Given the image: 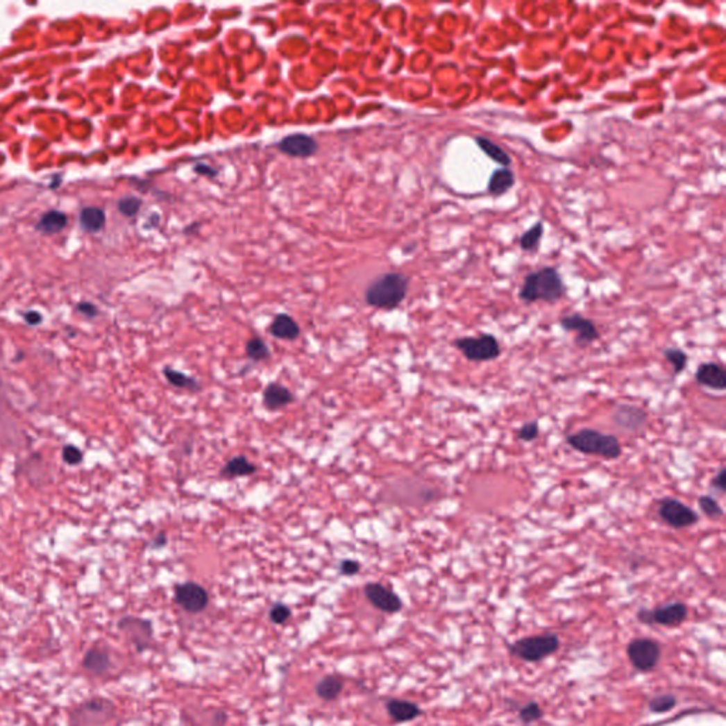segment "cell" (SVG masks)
I'll list each match as a JSON object with an SVG mask.
<instances>
[{
  "label": "cell",
  "instance_id": "cell-1",
  "mask_svg": "<svg viewBox=\"0 0 726 726\" xmlns=\"http://www.w3.org/2000/svg\"><path fill=\"white\" fill-rule=\"evenodd\" d=\"M566 294L565 282L555 267H542L527 274L519 289V300L526 304L545 301L549 304L562 300Z\"/></svg>",
  "mask_w": 726,
  "mask_h": 726
},
{
  "label": "cell",
  "instance_id": "cell-2",
  "mask_svg": "<svg viewBox=\"0 0 726 726\" xmlns=\"http://www.w3.org/2000/svg\"><path fill=\"white\" fill-rule=\"evenodd\" d=\"M409 278L400 273H387L366 289V303L380 310H394L407 295Z\"/></svg>",
  "mask_w": 726,
  "mask_h": 726
},
{
  "label": "cell",
  "instance_id": "cell-3",
  "mask_svg": "<svg viewBox=\"0 0 726 726\" xmlns=\"http://www.w3.org/2000/svg\"><path fill=\"white\" fill-rule=\"evenodd\" d=\"M566 443L576 451L587 455H596L606 459H617L621 453V444L613 434H607L595 428H582L566 437Z\"/></svg>",
  "mask_w": 726,
  "mask_h": 726
},
{
  "label": "cell",
  "instance_id": "cell-4",
  "mask_svg": "<svg viewBox=\"0 0 726 726\" xmlns=\"http://www.w3.org/2000/svg\"><path fill=\"white\" fill-rule=\"evenodd\" d=\"M560 640L555 633H545L521 639L509 644V652L525 663H539L559 650Z\"/></svg>",
  "mask_w": 726,
  "mask_h": 726
},
{
  "label": "cell",
  "instance_id": "cell-5",
  "mask_svg": "<svg viewBox=\"0 0 726 726\" xmlns=\"http://www.w3.org/2000/svg\"><path fill=\"white\" fill-rule=\"evenodd\" d=\"M453 346L470 362H491L498 359L503 352L498 339L492 334L458 338L453 342Z\"/></svg>",
  "mask_w": 726,
  "mask_h": 726
},
{
  "label": "cell",
  "instance_id": "cell-6",
  "mask_svg": "<svg viewBox=\"0 0 726 726\" xmlns=\"http://www.w3.org/2000/svg\"><path fill=\"white\" fill-rule=\"evenodd\" d=\"M115 716V705L105 698H92L80 704L70 715V726L104 725Z\"/></svg>",
  "mask_w": 726,
  "mask_h": 726
},
{
  "label": "cell",
  "instance_id": "cell-7",
  "mask_svg": "<svg viewBox=\"0 0 726 726\" xmlns=\"http://www.w3.org/2000/svg\"><path fill=\"white\" fill-rule=\"evenodd\" d=\"M658 516L673 530H684L700 522V515L677 498H663L658 503Z\"/></svg>",
  "mask_w": 726,
  "mask_h": 726
},
{
  "label": "cell",
  "instance_id": "cell-8",
  "mask_svg": "<svg viewBox=\"0 0 726 726\" xmlns=\"http://www.w3.org/2000/svg\"><path fill=\"white\" fill-rule=\"evenodd\" d=\"M627 655L637 671L647 673L655 668L661 657L659 644L651 639H634L627 645Z\"/></svg>",
  "mask_w": 726,
  "mask_h": 726
},
{
  "label": "cell",
  "instance_id": "cell-9",
  "mask_svg": "<svg viewBox=\"0 0 726 726\" xmlns=\"http://www.w3.org/2000/svg\"><path fill=\"white\" fill-rule=\"evenodd\" d=\"M639 620L645 624H658L663 627H678L688 618V607L682 602H673L652 610L641 609Z\"/></svg>",
  "mask_w": 726,
  "mask_h": 726
},
{
  "label": "cell",
  "instance_id": "cell-10",
  "mask_svg": "<svg viewBox=\"0 0 726 726\" xmlns=\"http://www.w3.org/2000/svg\"><path fill=\"white\" fill-rule=\"evenodd\" d=\"M611 421L630 434H643L648 423V413L636 405L620 403L611 412Z\"/></svg>",
  "mask_w": 726,
  "mask_h": 726
},
{
  "label": "cell",
  "instance_id": "cell-11",
  "mask_svg": "<svg viewBox=\"0 0 726 726\" xmlns=\"http://www.w3.org/2000/svg\"><path fill=\"white\" fill-rule=\"evenodd\" d=\"M175 603L189 614H199L209 606L208 590L196 582L175 586Z\"/></svg>",
  "mask_w": 726,
  "mask_h": 726
},
{
  "label": "cell",
  "instance_id": "cell-12",
  "mask_svg": "<svg viewBox=\"0 0 726 726\" xmlns=\"http://www.w3.org/2000/svg\"><path fill=\"white\" fill-rule=\"evenodd\" d=\"M118 629L126 634L138 652H144L152 645L153 625L149 620L135 616H125L118 621Z\"/></svg>",
  "mask_w": 726,
  "mask_h": 726
},
{
  "label": "cell",
  "instance_id": "cell-13",
  "mask_svg": "<svg viewBox=\"0 0 726 726\" xmlns=\"http://www.w3.org/2000/svg\"><path fill=\"white\" fill-rule=\"evenodd\" d=\"M559 325L562 326L564 331L576 334L575 344L579 348H584L600 339V332L595 322L577 312L562 316L559 319Z\"/></svg>",
  "mask_w": 726,
  "mask_h": 726
},
{
  "label": "cell",
  "instance_id": "cell-14",
  "mask_svg": "<svg viewBox=\"0 0 726 726\" xmlns=\"http://www.w3.org/2000/svg\"><path fill=\"white\" fill-rule=\"evenodd\" d=\"M368 602L378 610L389 614L399 613L403 609L402 599L393 590L380 583H368L363 587Z\"/></svg>",
  "mask_w": 726,
  "mask_h": 726
},
{
  "label": "cell",
  "instance_id": "cell-15",
  "mask_svg": "<svg viewBox=\"0 0 726 726\" xmlns=\"http://www.w3.org/2000/svg\"><path fill=\"white\" fill-rule=\"evenodd\" d=\"M695 382L702 387L723 391L726 389V371L715 362L701 363L695 372Z\"/></svg>",
  "mask_w": 726,
  "mask_h": 726
},
{
  "label": "cell",
  "instance_id": "cell-16",
  "mask_svg": "<svg viewBox=\"0 0 726 726\" xmlns=\"http://www.w3.org/2000/svg\"><path fill=\"white\" fill-rule=\"evenodd\" d=\"M278 149L282 153L294 158H308L316 152L318 144L312 137L304 134H294L285 137L278 144Z\"/></svg>",
  "mask_w": 726,
  "mask_h": 726
},
{
  "label": "cell",
  "instance_id": "cell-17",
  "mask_svg": "<svg viewBox=\"0 0 726 726\" xmlns=\"http://www.w3.org/2000/svg\"><path fill=\"white\" fill-rule=\"evenodd\" d=\"M385 707H386L387 715L396 723L412 722V720L417 719L419 716H421V714H423L421 708L416 702H412V701H407V700L391 698V700L386 701Z\"/></svg>",
  "mask_w": 726,
  "mask_h": 726
},
{
  "label": "cell",
  "instance_id": "cell-18",
  "mask_svg": "<svg viewBox=\"0 0 726 726\" xmlns=\"http://www.w3.org/2000/svg\"><path fill=\"white\" fill-rule=\"evenodd\" d=\"M83 667L87 673L95 677L104 675L111 668V658L108 651L103 647H91L83 658Z\"/></svg>",
  "mask_w": 726,
  "mask_h": 726
},
{
  "label": "cell",
  "instance_id": "cell-19",
  "mask_svg": "<svg viewBox=\"0 0 726 726\" xmlns=\"http://www.w3.org/2000/svg\"><path fill=\"white\" fill-rule=\"evenodd\" d=\"M262 400H264V406H266L269 410H280L285 406H288L289 403L294 402V396L291 393V390L285 386H282L281 383H270L266 389H264V394H262Z\"/></svg>",
  "mask_w": 726,
  "mask_h": 726
},
{
  "label": "cell",
  "instance_id": "cell-20",
  "mask_svg": "<svg viewBox=\"0 0 726 726\" xmlns=\"http://www.w3.org/2000/svg\"><path fill=\"white\" fill-rule=\"evenodd\" d=\"M344 686L345 682L341 677L329 674L318 681V684L315 685V694L319 700L325 702H332L341 697Z\"/></svg>",
  "mask_w": 726,
  "mask_h": 726
},
{
  "label": "cell",
  "instance_id": "cell-21",
  "mask_svg": "<svg viewBox=\"0 0 726 726\" xmlns=\"http://www.w3.org/2000/svg\"><path fill=\"white\" fill-rule=\"evenodd\" d=\"M270 332L274 338L284 341H294L300 337V326L289 315L280 314L270 325Z\"/></svg>",
  "mask_w": 726,
  "mask_h": 726
},
{
  "label": "cell",
  "instance_id": "cell-22",
  "mask_svg": "<svg viewBox=\"0 0 726 726\" xmlns=\"http://www.w3.org/2000/svg\"><path fill=\"white\" fill-rule=\"evenodd\" d=\"M515 185V174L508 168H500L493 171L488 180V193L492 196H501L507 193Z\"/></svg>",
  "mask_w": 726,
  "mask_h": 726
},
{
  "label": "cell",
  "instance_id": "cell-23",
  "mask_svg": "<svg viewBox=\"0 0 726 726\" xmlns=\"http://www.w3.org/2000/svg\"><path fill=\"white\" fill-rule=\"evenodd\" d=\"M475 144L495 163H500L501 167H509L511 164V162H512L511 156L498 144H495L493 141H491L485 137H477Z\"/></svg>",
  "mask_w": 726,
  "mask_h": 726
},
{
  "label": "cell",
  "instance_id": "cell-24",
  "mask_svg": "<svg viewBox=\"0 0 726 726\" xmlns=\"http://www.w3.org/2000/svg\"><path fill=\"white\" fill-rule=\"evenodd\" d=\"M255 466L244 457L237 455L232 459H228V463L221 470V475L226 478H237V477H246L255 473Z\"/></svg>",
  "mask_w": 726,
  "mask_h": 726
},
{
  "label": "cell",
  "instance_id": "cell-25",
  "mask_svg": "<svg viewBox=\"0 0 726 726\" xmlns=\"http://www.w3.org/2000/svg\"><path fill=\"white\" fill-rule=\"evenodd\" d=\"M80 224L88 233H98L105 226V213L98 208H85L80 214Z\"/></svg>",
  "mask_w": 726,
  "mask_h": 726
},
{
  "label": "cell",
  "instance_id": "cell-26",
  "mask_svg": "<svg viewBox=\"0 0 726 726\" xmlns=\"http://www.w3.org/2000/svg\"><path fill=\"white\" fill-rule=\"evenodd\" d=\"M65 224H67V217H65V214L57 210H51L43 214L36 228L43 235H56L61 232Z\"/></svg>",
  "mask_w": 726,
  "mask_h": 726
},
{
  "label": "cell",
  "instance_id": "cell-27",
  "mask_svg": "<svg viewBox=\"0 0 726 726\" xmlns=\"http://www.w3.org/2000/svg\"><path fill=\"white\" fill-rule=\"evenodd\" d=\"M163 375L164 378H167V380L175 386V387H179V389H189V390H199L201 386L199 383H197L196 379L176 371V369H172L169 366H167L163 369Z\"/></svg>",
  "mask_w": 726,
  "mask_h": 726
},
{
  "label": "cell",
  "instance_id": "cell-28",
  "mask_svg": "<svg viewBox=\"0 0 726 726\" xmlns=\"http://www.w3.org/2000/svg\"><path fill=\"white\" fill-rule=\"evenodd\" d=\"M543 236V224L538 221L534 224L530 230L519 237V246L523 251H535L541 243V239Z\"/></svg>",
  "mask_w": 726,
  "mask_h": 726
},
{
  "label": "cell",
  "instance_id": "cell-29",
  "mask_svg": "<svg viewBox=\"0 0 726 726\" xmlns=\"http://www.w3.org/2000/svg\"><path fill=\"white\" fill-rule=\"evenodd\" d=\"M664 357L673 365V375H681L688 365V355L679 348H666Z\"/></svg>",
  "mask_w": 726,
  "mask_h": 726
},
{
  "label": "cell",
  "instance_id": "cell-30",
  "mask_svg": "<svg viewBox=\"0 0 726 726\" xmlns=\"http://www.w3.org/2000/svg\"><path fill=\"white\" fill-rule=\"evenodd\" d=\"M698 507L708 519H720L725 514L723 508L712 495H701L698 498Z\"/></svg>",
  "mask_w": 726,
  "mask_h": 726
},
{
  "label": "cell",
  "instance_id": "cell-31",
  "mask_svg": "<svg viewBox=\"0 0 726 726\" xmlns=\"http://www.w3.org/2000/svg\"><path fill=\"white\" fill-rule=\"evenodd\" d=\"M677 707V697L673 694H661L654 697L648 702V709L654 714H666Z\"/></svg>",
  "mask_w": 726,
  "mask_h": 726
},
{
  "label": "cell",
  "instance_id": "cell-32",
  "mask_svg": "<svg viewBox=\"0 0 726 726\" xmlns=\"http://www.w3.org/2000/svg\"><path fill=\"white\" fill-rule=\"evenodd\" d=\"M246 353L253 360H266L270 357L269 346L261 338H251L246 344Z\"/></svg>",
  "mask_w": 726,
  "mask_h": 726
},
{
  "label": "cell",
  "instance_id": "cell-33",
  "mask_svg": "<svg viewBox=\"0 0 726 726\" xmlns=\"http://www.w3.org/2000/svg\"><path fill=\"white\" fill-rule=\"evenodd\" d=\"M543 718V711L542 708L539 707L538 702L535 701H531L527 702L526 705H523L521 709H519V719L525 723V725H530V723H534L539 719Z\"/></svg>",
  "mask_w": 726,
  "mask_h": 726
},
{
  "label": "cell",
  "instance_id": "cell-34",
  "mask_svg": "<svg viewBox=\"0 0 726 726\" xmlns=\"http://www.w3.org/2000/svg\"><path fill=\"white\" fill-rule=\"evenodd\" d=\"M539 433H541V428H539V423H538V420H532V421H526V423H523V424L518 428L516 437H518L521 441L531 443V441H534V440H537V439L539 437Z\"/></svg>",
  "mask_w": 726,
  "mask_h": 726
},
{
  "label": "cell",
  "instance_id": "cell-35",
  "mask_svg": "<svg viewBox=\"0 0 726 726\" xmlns=\"http://www.w3.org/2000/svg\"><path fill=\"white\" fill-rule=\"evenodd\" d=\"M61 457H62V461L65 464L69 466H78L83 463V458H84V454L83 451L74 446V444H65L62 447V451H61Z\"/></svg>",
  "mask_w": 726,
  "mask_h": 726
},
{
  "label": "cell",
  "instance_id": "cell-36",
  "mask_svg": "<svg viewBox=\"0 0 726 726\" xmlns=\"http://www.w3.org/2000/svg\"><path fill=\"white\" fill-rule=\"evenodd\" d=\"M141 208V201L138 199V197H134V196H128V197H124V199L119 201L118 203V209L119 212L126 216V217H132L135 216L138 213Z\"/></svg>",
  "mask_w": 726,
  "mask_h": 726
},
{
  "label": "cell",
  "instance_id": "cell-37",
  "mask_svg": "<svg viewBox=\"0 0 726 726\" xmlns=\"http://www.w3.org/2000/svg\"><path fill=\"white\" fill-rule=\"evenodd\" d=\"M270 620L274 623V624H278V625H282L285 624L289 617H291V609L284 605V603H276L271 609H270Z\"/></svg>",
  "mask_w": 726,
  "mask_h": 726
},
{
  "label": "cell",
  "instance_id": "cell-38",
  "mask_svg": "<svg viewBox=\"0 0 726 726\" xmlns=\"http://www.w3.org/2000/svg\"><path fill=\"white\" fill-rule=\"evenodd\" d=\"M359 571H360V564L352 559L342 560V564L339 565V572L344 576H355L356 573H359Z\"/></svg>",
  "mask_w": 726,
  "mask_h": 726
},
{
  "label": "cell",
  "instance_id": "cell-39",
  "mask_svg": "<svg viewBox=\"0 0 726 726\" xmlns=\"http://www.w3.org/2000/svg\"><path fill=\"white\" fill-rule=\"evenodd\" d=\"M711 488H714L715 491H718L720 493L726 492V468L725 467H722L715 474V477L711 480Z\"/></svg>",
  "mask_w": 726,
  "mask_h": 726
},
{
  "label": "cell",
  "instance_id": "cell-40",
  "mask_svg": "<svg viewBox=\"0 0 726 726\" xmlns=\"http://www.w3.org/2000/svg\"><path fill=\"white\" fill-rule=\"evenodd\" d=\"M77 311L87 318H95L98 315V308L91 303H80L77 305Z\"/></svg>",
  "mask_w": 726,
  "mask_h": 726
},
{
  "label": "cell",
  "instance_id": "cell-41",
  "mask_svg": "<svg viewBox=\"0 0 726 726\" xmlns=\"http://www.w3.org/2000/svg\"><path fill=\"white\" fill-rule=\"evenodd\" d=\"M23 318H24L26 323L30 326H36L43 322V315L39 311H26L23 314Z\"/></svg>",
  "mask_w": 726,
  "mask_h": 726
},
{
  "label": "cell",
  "instance_id": "cell-42",
  "mask_svg": "<svg viewBox=\"0 0 726 726\" xmlns=\"http://www.w3.org/2000/svg\"><path fill=\"white\" fill-rule=\"evenodd\" d=\"M194 171H196L197 174L208 175V176H216V175H217V172H216L213 168H210L209 164H205V163L196 164V167H194Z\"/></svg>",
  "mask_w": 726,
  "mask_h": 726
},
{
  "label": "cell",
  "instance_id": "cell-43",
  "mask_svg": "<svg viewBox=\"0 0 726 726\" xmlns=\"http://www.w3.org/2000/svg\"><path fill=\"white\" fill-rule=\"evenodd\" d=\"M167 542H168V541H167V535H164L163 532H160V534L153 539L152 546H153V548H162V546L167 545Z\"/></svg>",
  "mask_w": 726,
  "mask_h": 726
},
{
  "label": "cell",
  "instance_id": "cell-44",
  "mask_svg": "<svg viewBox=\"0 0 726 726\" xmlns=\"http://www.w3.org/2000/svg\"><path fill=\"white\" fill-rule=\"evenodd\" d=\"M643 726H650V725H643Z\"/></svg>",
  "mask_w": 726,
  "mask_h": 726
}]
</instances>
